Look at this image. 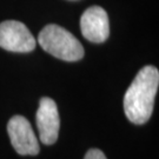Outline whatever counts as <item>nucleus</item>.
<instances>
[{"label": "nucleus", "instance_id": "1", "mask_svg": "<svg viewBox=\"0 0 159 159\" xmlns=\"http://www.w3.org/2000/svg\"><path fill=\"white\" fill-rule=\"evenodd\" d=\"M159 86V72L154 66L143 67L124 96V112L131 123L145 124L153 111Z\"/></svg>", "mask_w": 159, "mask_h": 159}, {"label": "nucleus", "instance_id": "2", "mask_svg": "<svg viewBox=\"0 0 159 159\" xmlns=\"http://www.w3.org/2000/svg\"><path fill=\"white\" fill-rule=\"evenodd\" d=\"M39 45L47 53L65 61H77L84 57V47L67 30L50 24L40 31Z\"/></svg>", "mask_w": 159, "mask_h": 159}, {"label": "nucleus", "instance_id": "3", "mask_svg": "<svg viewBox=\"0 0 159 159\" xmlns=\"http://www.w3.org/2000/svg\"><path fill=\"white\" fill-rule=\"evenodd\" d=\"M37 41L26 25L16 20L0 23V47L11 52L27 53L35 48Z\"/></svg>", "mask_w": 159, "mask_h": 159}, {"label": "nucleus", "instance_id": "4", "mask_svg": "<svg viewBox=\"0 0 159 159\" xmlns=\"http://www.w3.org/2000/svg\"><path fill=\"white\" fill-rule=\"evenodd\" d=\"M7 132L12 146L21 156H35L39 153V142L34 134L31 123L23 116L12 117L7 124Z\"/></svg>", "mask_w": 159, "mask_h": 159}, {"label": "nucleus", "instance_id": "5", "mask_svg": "<svg viewBox=\"0 0 159 159\" xmlns=\"http://www.w3.org/2000/svg\"><path fill=\"white\" fill-rule=\"evenodd\" d=\"M39 139L45 145H52L57 142L60 127V118L56 102L51 98H41L39 108L35 116Z\"/></svg>", "mask_w": 159, "mask_h": 159}, {"label": "nucleus", "instance_id": "6", "mask_svg": "<svg viewBox=\"0 0 159 159\" xmlns=\"http://www.w3.org/2000/svg\"><path fill=\"white\" fill-rule=\"evenodd\" d=\"M80 30L84 38L91 43H104L110 35L106 11L100 6H91L80 18Z\"/></svg>", "mask_w": 159, "mask_h": 159}, {"label": "nucleus", "instance_id": "7", "mask_svg": "<svg viewBox=\"0 0 159 159\" xmlns=\"http://www.w3.org/2000/svg\"><path fill=\"white\" fill-rule=\"evenodd\" d=\"M84 159H107L105 157V154L102 153V151L98 148H91L87 151Z\"/></svg>", "mask_w": 159, "mask_h": 159}]
</instances>
